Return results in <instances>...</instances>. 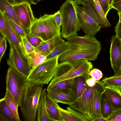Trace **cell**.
<instances>
[{"label":"cell","mask_w":121,"mask_h":121,"mask_svg":"<svg viewBox=\"0 0 121 121\" xmlns=\"http://www.w3.org/2000/svg\"><path fill=\"white\" fill-rule=\"evenodd\" d=\"M100 109L102 117L106 119L114 112L109 100L104 91L101 98Z\"/></svg>","instance_id":"obj_24"},{"label":"cell","mask_w":121,"mask_h":121,"mask_svg":"<svg viewBox=\"0 0 121 121\" xmlns=\"http://www.w3.org/2000/svg\"><path fill=\"white\" fill-rule=\"evenodd\" d=\"M86 80L85 78L82 76L74 78L72 90L77 99L82 94L88 86Z\"/></svg>","instance_id":"obj_23"},{"label":"cell","mask_w":121,"mask_h":121,"mask_svg":"<svg viewBox=\"0 0 121 121\" xmlns=\"http://www.w3.org/2000/svg\"><path fill=\"white\" fill-rule=\"evenodd\" d=\"M83 5L88 13L101 27L111 26L98 0H86Z\"/></svg>","instance_id":"obj_10"},{"label":"cell","mask_w":121,"mask_h":121,"mask_svg":"<svg viewBox=\"0 0 121 121\" xmlns=\"http://www.w3.org/2000/svg\"><path fill=\"white\" fill-rule=\"evenodd\" d=\"M105 16L107 15L110 10L107 0H98Z\"/></svg>","instance_id":"obj_39"},{"label":"cell","mask_w":121,"mask_h":121,"mask_svg":"<svg viewBox=\"0 0 121 121\" xmlns=\"http://www.w3.org/2000/svg\"><path fill=\"white\" fill-rule=\"evenodd\" d=\"M0 12L8 19L13 21L22 28L27 33H28L18 19L13 5L6 0H0Z\"/></svg>","instance_id":"obj_18"},{"label":"cell","mask_w":121,"mask_h":121,"mask_svg":"<svg viewBox=\"0 0 121 121\" xmlns=\"http://www.w3.org/2000/svg\"><path fill=\"white\" fill-rule=\"evenodd\" d=\"M4 16L7 33V37L6 38L9 44L15 45L26 53L23 46L22 38L13 28L9 23L8 19Z\"/></svg>","instance_id":"obj_21"},{"label":"cell","mask_w":121,"mask_h":121,"mask_svg":"<svg viewBox=\"0 0 121 121\" xmlns=\"http://www.w3.org/2000/svg\"><path fill=\"white\" fill-rule=\"evenodd\" d=\"M77 14L81 28L85 35L95 37L101 27L90 15L83 6L76 5Z\"/></svg>","instance_id":"obj_9"},{"label":"cell","mask_w":121,"mask_h":121,"mask_svg":"<svg viewBox=\"0 0 121 121\" xmlns=\"http://www.w3.org/2000/svg\"><path fill=\"white\" fill-rule=\"evenodd\" d=\"M102 81L106 86L121 91V75L105 77Z\"/></svg>","instance_id":"obj_28"},{"label":"cell","mask_w":121,"mask_h":121,"mask_svg":"<svg viewBox=\"0 0 121 121\" xmlns=\"http://www.w3.org/2000/svg\"><path fill=\"white\" fill-rule=\"evenodd\" d=\"M118 14L119 17V21L121 22V13L118 12Z\"/></svg>","instance_id":"obj_52"},{"label":"cell","mask_w":121,"mask_h":121,"mask_svg":"<svg viewBox=\"0 0 121 121\" xmlns=\"http://www.w3.org/2000/svg\"><path fill=\"white\" fill-rule=\"evenodd\" d=\"M112 7V8L116 9L118 12L121 13V1L113 3Z\"/></svg>","instance_id":"obj_45"},{"label":"cell","mask_w":121,"mask_h":121,"mask_svg":"<svg viewBox=\"0 0 121 121\" xmlns=\"http://www.w3.org/2000/svg\"><path fill=\"white\" fill-rule=\"evenodd\" d=\"M6 37H4L3 39H0V62L4 54L7 47V43Z\"/></svg>","instance_id":"obj_38"},{"label":"cell","mask_w":121,"mask_h":121,"mask_svg":"<svg viewBox=\"0 0 121 121\" xmlns=\"http://www.w3.org/2000/svg\"><path fill=\"white\" fill-rule=\"evenodd\" d=\"M71 49V45L67 41L64 42L57 46L48 55L46 56V60L60 56Z\"/></svg>","instance_id":"obj_25"},{"label":"cell","mask_w":121,"mask_h":121,"mask_svg":"<svg viewBox=\"0 0 121 121\" xmlns=\"http://www.w3.org/2000/svg\"><path fill=\"white\" fill-rule=\"evenodd\" d=\"M93 67L91 62L85 60L60 62L58 64L54 76L49 85H53L60 82L79 76L83 77L86 80L90 78L89 73Z\"/></svg>","instance_id":"obj_1"},{"label":"cell","mask_w":121,"mask_h":121,"mask_svg":"<svg viewBox=\"0 0 121 121\" xmlns=\"http://www.w3.org/2000/svg\"><path fill=\"white\" fill-rule=\"evenodd\" d=\"M121 119V108L113 112L107 119V121L111 119Z\"/></svg>","instance_id":"obj_41"},{"label":"cell","mask_w":121,"mask_h":121,"mask_svg":"<svg viewBox=\"0 0 121 121\" xmlns=\"http://www.w3.org/2000/svg\"><path fill=\"white\" fill-rule=\"evenodd\" d=\"M109 8L111 9L112 8V5L113 3L114 0H107Z\"/></svg>","instance_id":"obj_49"},{"label":"cell","mask_w":121,"mask_h":121,"mask_svg":"<svg viewBox=\"0 0 121 121\" xmlns=\"http://www.w3.org/2000/svg\"><path fill=\"white\" fill-rule=\"evenodd\" d=\"M120 1H121V0H114L113 3Z\"/></svg>","instance_id":"obj_54"},{"label":"cell","mask_w":121,"mask_h":121,"mask_svg":"<svg viewBox=\"0 0 121 121\" xmlns=\"http://www.w3.org/2000/svg\"><path fill=\"white\" fill-rule=\"evenodd\" d=\"M26 37L35 48L39 46L44 41L41 38L30 33L26 34Z\"/></svg>","instance_id":"obj_32"},{"label":"cell","mask_w":121,"mask_h":121,"mask_svg":"<svg viewBox=\"0 0 121 121\" xmlns=\"http://www.w3.org/2000/svg\"><path fill=\"white\" fill-rule=\"evenodd\" d=\"M65 41L61 36H57L49 40L43 41L39 45L35 48L34 52L46 56L57 46Z\"/></svg>","instance_id":"obj_17"},{"label":"cell","mask_w":121,"mask_h":121,"mask_svg":"<svg viewBox=\"0 0 121 121\" xmlns=\"http://www.w3.org/2000/svg\"><path fill=\"white\" fill-rule=\"evenodd\" d=\"M14 5L19 4L25 3H28L30 4H36L33 0H13Z\"/></svg>","instance_id":"obj_43"},{"label":"cell","mask_w":121,"mask_h":121,"mask_svg":"<svg viewBox=\"0 0 121 121\" xmlns=\"http://www.w3.org/2000/svg\"><path fill=\"white\" fill-rule=\"evenodd\" d=\"M89 74L91 77L96 81H99L102 78L103 74L99 70L94 68L90 70Z\"/></svg>","instance_id":"obj_36"},{"label":"cell","mask_w":121,"mask_h":121,"mask_svg":"<svg viewBox=\"0 0 121 121\" xmlns=\"http://www.w3.org/2000/svg\"><path fill=\"white\" fill-rule=\"evenodd\" d=\"M105 85L101 80L97 81L94 86L91 97L90 110L91 121L96 118L102 117L100 109V101Z\"/></svg>","instance_id":"obj_11"},{"label":"cell","mask_w":121,"mask_h":121,"mask_svg":"<svg viewBox=\"0 0 121 121\" xmlns=\"http://www.w3.org/2000/svg\"><path fill=\"white\" fill-rule=\"evenodd\" d=\"M74 78L60 82L55 85L48 86L47 92L52 90L72 89Z\"/></svg>","instance_id":"obj_29"},{"label":"cell","mask_w":121,"mask_h":121,"mask_svg":"<svg viewBox=\"0 0 121 121\" xmlns=\"http://www.w3.org/2000/svg\"><path fill=\"white\" fill-rule=\"evenodd\" d=\"M13 6L20 22L28 33H29L30 28L35 18L30 4L25 3L14 5Z\"/></svg>","instance_id":"obj_13"},{"label":"cell","mask_w":121,"mask_h":121,"mask_svg":"<svg viewBox=\"0 0 121 121\" xmlns=\"http://www.w3.org/2000/svg\"><path fill=\"white\" fill-rule=\"evenodd\" d=\"M96 80L92 78H90L86 80V83L87 85L90 87L94 86L96 83Z\"/></svg>","instance_id":"obj_44"},{"label":"cell","mask_w":121,"mask_h":121,"mask_svg":"<svg viewBox=\"0 0 121 121\" xmlns=\"http://www.w3.org/2000/svg\"><path fill=\"white\" fill-rule=\"evenodd\" d=\"M27 56L30 67H34L46 60V56L34 51L27 54Z\"/></svg>","instance_id":"obj_26"},{"label":"cell","mask_w":121,"mask_h":121,"mask_svg":"<svg viewBox=\"0 0 121 121\" xmlns=\"http://www.w3.org/2000/svg\"><path fill=\"white\" fill-rule=\"evenodd\" d=\"M46 89H43L38 103L37 108L36 121H53L47 111L46 105Z\"/></svg>","instance_id":"obj_20"},{"label":"cell","mask_w":121,"mask_h":121,"mask_svg":"<svg viewBox=\"0 0 121 121\" xmlns=\"http://www.w3.org/2000/svg\"><path fill=\"white\" fill-rule=\"evenodd\" d=\"M110 61L115 75H121V40L116 35L111 39Z\"/></svg>","instance_id":"obj_12"},{"label":"cell","mask_w":121,"mask_h":121,"mask_svg":"<svg viewBox=\"0 0 121 121\" xmlns=\"http://www.w3.org/2000/svg\"><path fill=\"white\" fill-rule=\"evenodd\" d=\"M6 103L11 110L15 116L18 121H21L18 114V106L9 91L6 89L5 95L4 97Z\"/></svg>","instance_id":"obj_27"},{"label":"cell","mask_w":121,"mask_h":121,"mask_svg":"<svg viewBox=\"0 0 121 121\" xmlns=\"http://www.w3.org/2000/svg\"><path fill=\"white\" fill-rule=\"evenodd\" d=\"M22 41L27 54L34 51L35 48L29 42L26 37L22 38Z\"/></svg>","instance_id":"obj_37"},{"label":"cell","mask_w":121,"mask_h":121,"mask_svg":"<svg viewBox=\"0 0 121 121\" xmlns=\"http://www.w3.org/2000/svg\"><path fill=\"white\" fill-rule=\"evenodd\" d=\"M60 114L63 121H75L70 113L67 110L59 107Z\"/></svg>","instance_id":"obj_34"},{"label":"cell","mask_w":121,"mask_h":121,"mask_svg":"<svg viewBox=\"0 0 121 121\" xmlns=\"http://www.w3.org/2000/svg\"><path fill=\"white\" fill-rule=\"evenodd\" d=\"M94 87H90L88 86L80 97L73 104L69 105L73 109L88 116L90 121V104Z\"/></svg>","instance_id":"obj_14"},{"label":"cell","mask_w":121,"mask_h":121,"mask_svg":"<svg viewBox=\"0 0 121 121\" xmlns=\"http://www.w3.org/2000/svg\"><path fill=\"white\" fill-rule=\"evenodd\" d=\"M44 85L29 82L23 91L19 106L24 121H36L37 107Z\"/></svg>","instance_id":"obj_2"},{"label":"cell","mask_w":121,"mask_h":121,"mask_svg":"<svg viewBox=\"0 0 121 121\" xmlns=\"http://www.w3.org/2000/svg\"><path fill=\"white\" fill-rule=\"evenodd\" d=\"M74 0H67L60 8L62 21L61 36L65 39L77 35L81 28Z\"/></svg>","instance_id":"obj_3"},{"label":"cell","mask_w":121,"mask_h":121,"mask_svg":"<svg viewBox=\"0 0 121 121\" xmlns=\"http://www.w3.org/2000/svg\"><path fill=\"white\" fill-rule=\"evenodd\" d=\"M0 31L4 36L6 38L7 33L4 17L3 14L0 12Z\"/></svg>","instance_id":"obj_35"},{"label":"cell","mask_w":121,"mask_h":121,"mask_svg":"<svg viewBox=\"0 0 121 121\" xmlns=\"http://www.w3.org/2000/svg\"><path fill=\"white\" fill-rule=\"evenodd\" d=\"M46 105L48 113L53 121H63L60 114L58 103L53 100L47 93Z\"/></svg>","instance_id":"obj_22"},{"label":"cell","mask_w":121,"mask_h":121,"mask_svg":"<svg viewBox=\"0 0 121 121\" xmlns=\"http://www.w3.org/2000/svg\"><path fill=\"white\" fill-rule=\"evenodd\" d=\"M9 2L13 5H14L13 0H6Z\"/></svg>","instance_id":"obj_50"},{"label":"cell","mask_w":121,"mask_h":121,"mask_svg":"<svg viewBox=\"0 0 121 121\" xmlns=\"http://www.w3.org/2000/svg\"><path fill=\"white\" fill-rule=\"evenodd\" d=\"M9 44L10 49L9 58L7 60V64L27 77L32 68L29 65L27 54L15 45L12 44Z\"/></svg>","instance_id":"obj_7"},{"label":"cell","mask_w":121,"mask_h":121,"mask_svg":"<svg viewBox=\"0 0 121 121\" xmlns=\"http://www.w3.org/2000/svg\"><path fill=\"white\" fill-rule=\"evenodd\" d=\"M109 121H121V119H111L109 120Z\"/></svg>","instance_id":"obj_51"},{"label":"cell","mask_w":121,"mask_h":121,"mask_svg":"<svg viewBox=\"0 0 121 121\" xmlns=\"http://www.w3.org/2000/svg\"><path fill=\"white\" fill-rule=\"evenodd\" d=\"M107 121V119H106L103 117L98 118L95 119L93 120V121Z\"/></svg>","instance_id":"obj_48"},{"label":"cell","mask_w":121,"mask_h":121,"mask_svg":"<svg viewBox=\"0 0 121 121\" xmlns=\"http://www.w3.org/2000/svg\"><path fill=\"white\" fill-rule=\"evenodd\" d=\"M0 121H9L6 117L0 111Z\"/></svg>","instance_id":"obj_46"},{"label":"cell","mask_w":121,"mask_h":121,"mask_svg":"<svg viewBox=\"0 0 121 121\" xmlns=\"http://www.w3.org/2000/svg\"><path fill=\"white\" fill-rule=\"evenodd\" d=\"M67 40L71 46L101 50V43L95 37L76 35L69 37Z\"/></svg>","instance_id":"obj_15"},{"label":"cell","mask_w":121,"mask_h":121,"mask_svg":"<svg viewBox=\"0 0 121 121\" xmlns=\"http://www.w3.org/2000/svg\"><path fill=\"white\" fill-rule=\"evenodd\" d=\"M101 51L71 46L70 49L59 56L58 61L61 62L77 60L95 61L97 59Z\"/></svg>","instance_id":"obj_8"},{"label":"cell","mask_w":121,"mask_h":121,"mask_svg":"<svg viewBox=\"0 0 121 121\" xmlns=\"http://www.w3.org/2000/svg\"><path fill=\"white\" fill-rule=\"evenodd\" d=\"M8 20L13 28L22 38L26 37L27 33L22 28L12 21Z\"/></svg>","instance_id":"obj_33"},{"label":"cell","mask_w":121,"mask_h":121,"mask_svg":"<svg viewBox=\"0 0 121 121\" xmlns=\"http://www.w3.org/2000/svg\"><path fill=\"white\" fill-rule=\"evenodd\" d=\"M47 92L54 101L69 106L73 104L77 99L72 89L52 90Z\"/></svg>","instance_id":"obj_16"},{"label":"cell","mask_w":121,"mask_h":121,"mask_svg":"<svg viewBox=\"0 0 121 121\" xmlns=\"http://www.w3.org/2000/svg\"><path fill=\"white\" fill-rule=\"evenodd\" d=\"M104 92L107 96L114 111L121 108V91L107 86Z\"/></svg>","instance_id":"obj_19"},{"label":"cell","mask_w":121,"mask_h":121,"mask_svg":"<svg viewBox=\"0 0 121 121\" xmlns=\"http://www.w3.org/2000/svg\"><path fill=\"white\" fill-rule=\"evenodd\" d=\"M66 110L71 114L75 121H90L88 116L69 106L66 108Z\"/></svg>","instance_id":"obj_31"},{"label":"cell","mask_w":121,"mask_h":121,"mask_svg":"<svg viewBox=\"0 0 121 121\" xmlns=\"http://www.w3.org/2000/svg\"><path fill=\"white\" fill-rule=\"evenodd\" d=\"M86 0H75L76 4L78 5L83 4Z\"/></svg>","instance_id":"obj_47"},{"label":"cell","mask_w":121,"mask_h":121,"mask_svg":"<svg viewBox=\"0 0 121 121\" xmlns=\"http://www.w3.org/2000/svg\"><path fill=\"white\" fill-rule=\"evenodd\" d=\"M29 33L44 41L57 36H61L60 31L58 28L54 14H45L39 18H35L30 28Z\"/></svg>","instance_id":"obj_4"},{"label":"cell","mask_w":121,"mask_h":121,"mask_svg":"<svg viewBox=\"0 0 121 121\" xmlns=\"http://www.w3.org/2000/svg\"><path fill=\"white\" fill-rule=\"evenodd\" d=\"M59 56L46 60L32 68L27 78L28 81L39 84H48L55 75L58 64Z\"/></svg>","instance_id":"obj_5"},{"label":"cell","mask_w":121,"mask_h":121,"mask_svg":"<svg viewBox=\"0 0 121 121\" xmlns=\"http://www.w3.org/2000/svg\"><path fill=\"white\" fill-rule=\"evenodd\" d=\"M55 20L59 30L60 31V26L62 21V17L61 13L59 10L54 14Z\"/></svg>","instance_id":"obj_40"},{"label":"cell","mask_w":121,"mask_h":121,"mask_svg":"<svg viewBox=\"0 0 121 121\" xmlns=\"http://www.w3.org/2000/svg\"><path fill=\"white\" fill-rule=\"evenodd\" d=\"M0 111L6 117L9 121H18L6 103L4 98L0 100Z\"/></svg>","instance_id":"obj_30"},{"label":"cell","mask_w":121,"mask_h":121,"mask_svg":"<svg viewBox=\"0 0 121 121\" xmlns=\"http://www.w3.org/2000/svg\"><path fill=\"white\" fill-rule=\"evenodd\" d=\"M116 35L121 40V22L119 21L115 27Z\"/></svg>","instance_id":"obj_42"},{"label":"cell","mask_w":121,"mask_h":121,"mask_svg":"<svg viewBox=\"0 0 121 121\" xmlns=\"http://www.w3.org/2000/svg\"><path fill=\"white\" fill-rule=\"evenodd\" d=\"M29 82L27 77L10 66L9 68L6 77V89L18 106L22 93Z\"/></svg>","instance_id":"obj_6"},{"label":"cell","mask_w":121,"mask_h":121,"mask_svg":"<svg viewBox=\"0 0 121 121\" xmlns=\"http://www.w3.org/2000/svg\"><path fill=\"white\" fill-rule=\"evenodd\" d=\"M42 0H33L35 2L36 4L40 2Z\"/></svg>","instance_id":"obj_53"}]
</instances>
